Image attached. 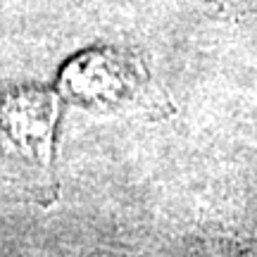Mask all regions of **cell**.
<instances>
[{
	"label": "cell",
	"mask_w": 257,
	"mask_h": 257,
	"mask_svg": "<svg viewBox=\"0 0 257 257\" xmlns=\"http://www.w3.org/2000/svg\"><path fill=\"white\" fill-rule=\"evenodd\" d=\"M64 86L79 102H112L126 91L128 79L121 64L110 55H93L72 64Z\"/></svg>",
	"instance_id": "cell-1"
}]
</instances>
